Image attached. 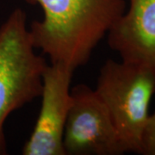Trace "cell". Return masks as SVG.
Instances as JSON below:
<instances>
[{"label":"cell","instance_id":"6da1fadb","mask_svg":"<svg viewBox=\"0 0 155 155\" xmlns=\"http://www.w3.org/2000/svg\"><path fill=\"white\" fill-rule=\"evenodd\" d=\"M39 5L41 20L28 31L35 49L51 64L75 71L85 65L101 40L127 8L126 0H24Z\"/></svg>","mask_w":155,"mask_h":155},{"label":"cell","instance_id":"7a4b0ae2","mask_svg":"<svg viewBox=\"0 0 155 155\" xmlns=\"http://www.w3.org/2000/svg\"><path fill=\"white\" fill-rule=\"evenodd\" d=\"M48 66L36 54L26 12L17 8L0 25V155H5V123L12 112L41 97Z\"/></svg>","mask_w":155,"mask_h":155},{"label":"cell","instance_id":"3957f363","mask_svg":"<svg viewBox=\"0 0 155 155\" xmlns=\"http://www.w3.org/2000/svg\"><path fill=\"white\" fill-rule=\"evenodd\" d=\"M94 90L110 115L124 153L143 154L154 74L136 64L107 60Z\"/></svg>","mask_w":155,"mask_h":155},{"label":"cell","instance_id":"277c9868","mask_svg":"<svg viewBox=\"0 0 155 155\" xmlns=\"http://www.w3.org/2000/svg\"><path fill=\"white\" fill-rule=\"evenodd\" d=\"M72 104L63 135L66 155L125 153L105 104L84 84L71 88Z\"/></svg>","mask_w":155,"mask_h":155},{"label":"cell","instance_id":"5b68a950","mask_svg":"<svg viewBox=\"0 0 155 155\" xmlns=\"http://www.w3.org/2000/svg\"><path fill=\"white\" fill-rule=\"evenodd\" d=\"M73 72L61 64L48 65L42 76L41 105L33 132L22 149L23 155H66L63 135L72 104Z\"/></svg>","mask_w":155,"mask_h":155},{"label":"cell","instance_id":"8992f818","mask_svg":"<svg viewBox=\"0 0 155 155\" xmlns=\"http://www.w3.org/2000/svg\"><path fill=\"white\" fill-rule=\"evenodd\" d=\"M128 6L108 33V44L121 61L155 76V0H127Z\"/></svg>","mask_w":155,"mask_h":155},{"label":"cell","instance_id":"52a82bcc","mask_svg":"<svg viewBox=\"0 0 155 155\" xmlns=\"http://www.w3.org/2000/svg\"><path fill=\"white\" fill-rule=\"evenodd\" d=\"M143 155H155V113L149 116L145 129Z\"/></svg>","mask_w":155,"mask_h":155}]
</instances>
